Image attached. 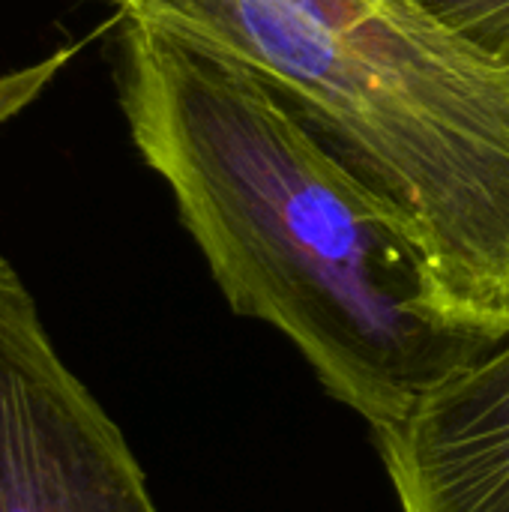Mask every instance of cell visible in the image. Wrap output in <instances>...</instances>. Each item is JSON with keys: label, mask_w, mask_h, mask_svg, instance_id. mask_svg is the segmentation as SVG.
I'll use <instances>...</instances> for the list:
<instances>
[{"label": "cell", "mask_w": 509, "mask_h": 512, "mask_svg": "<svg viewBox=\"0 0 509 512\" xmlns=\"http://www.w3.org/2000/svg\"><path fill=\"white\" fill-rule=\"evenodd\" d=\"M120 105L228 306L285 333L372 432L504 342L444 315L405 210L252 69L126 21Z\"/></svg>", "instance_id": "obj_1"}, {"label": "cell", "mask_w": 509, "mask_h": 512, "mask_svg": "<svg viewBox=\"0 0 509 512\" xmlns=\"http://www.w3.org/2000/svg\"><path fill=\"white\" fill-rule=\"evenodd\" d=\"M327 129L420 234L456 324L509 336V75L399 0H108Z\"/></svg>", "instance_id": "obj_2"}, {"label": "cell", "mask_w": 509, "mask_h": 512, "mask_svg": "<svg viewBox=\"0 0 509 512\" xmlns=\"http://www.w3.org/2000/svg\"><path fill=\"white\" fill-rule=\"evenodd\" d=\"M0 512H159L120 426L0 255Z\"/></svg>", "instance_id": "obj_3"}, {"label": "cell", "mask_w": 509, "mask_h": 512, "mask_svg": "<svg viewBox=\"0 0 509 512\" xmlns=\"http://www.w3.org/2000/svg\"><path fill=\"white\" fill-rule=\"evenodd\" d=\"M372 438L402 512H509V339Z\"/></svg>", "instance_id": "obj_4"}, {"label": "cell", "mask_w": 509, "mask_h": 512, "mask_svg": "<svg viewBox=\"0 0 509 512\" xmlns=\"http://www.w3.org/2000/svg\"><path fill=\"white\" fill-rule=\"evenodd\" d=\"M509 75V0H399Z\"/></svg>", "instance_id": "obj_5"}, {"label": "cell", "mask_w": 509, "mask_h": 512, "mask_svg": "<svg viewBox=\"0 0 509 512\" xmlns=\"http://www.w3.org/2000/svg\"><path fill=\"white\" fill-rule=\"evenodd\" d=\"M75 45L60 48L30 66L12 69L6 75H0V123L12 120L15 114H21L33 99H39V93L63 72V66L75 57Z\"/></svg>", "instance_id": "obj_6"}]
</instances>
